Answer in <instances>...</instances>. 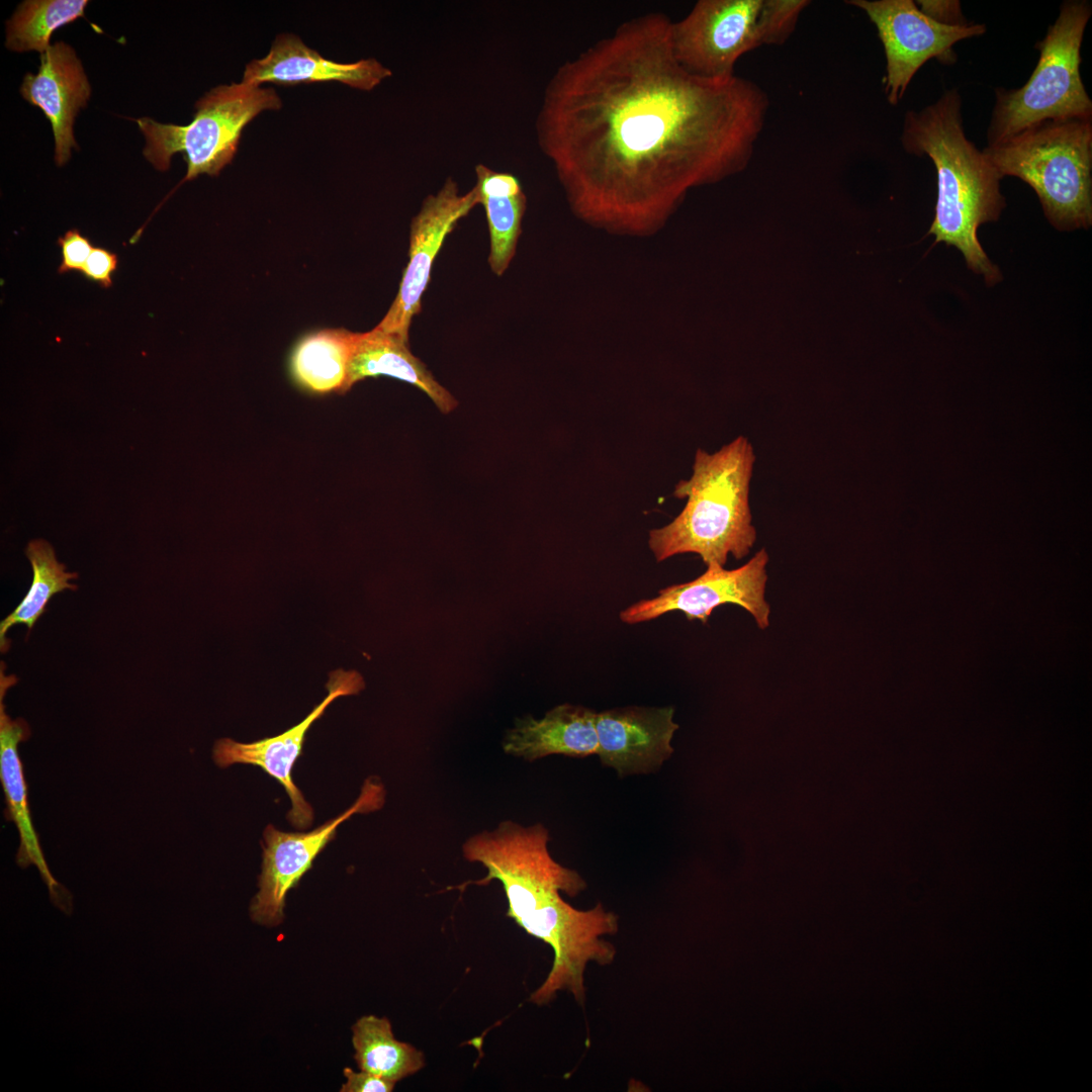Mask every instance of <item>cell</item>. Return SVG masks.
Masks as SVG:
<instances>
[{"instance_id":"obj_1","label":"cell","mask_w":1092,"mask_h":1092,"mask_svg":"<svg viewBox=\"0 0 1092 1092\" xmlns=\"http://www.w3.org/2000/svg\"><path fill=\"white\" fill-rule=\"evenodd\" d=\"M671 22L660 12L624 21L560 66L545 90L541 151L574 214L609 232L659 230L691 188L744 170L764 125L763 89L688 72Z\"/></svg>"},{"instance_id":"obj_2","label":"cell","mask_w":1092,"mask_h":1092,"mask_svg":"<svg viewBox=\"0 0 1092 1092\" xmlns=\"http://www.w3.org/2000/svg\"><path fill=\"white\" fill-rule=\"evenodd\" d=\"M548 840L549 832L540 823L523 827L505 821L493 831L468 838L463 856L487 870L484 878L469 884L498 881L508 901L507 916L553 950L551 969L530 1001L547 1004L557 992L567 991L582 1004L587 964L606 966L615 959L614 945L602 936L618 931V917L601 903L578 910L562 899L561 891L574 897L586 883L576 871L552 858Z\"/></svg>"},{"instance_id":"obj_3","label":"cell","mask_w":1092,"mask_h":1092,"mask_svg":"<svg viewBox=\"0 0 1092 1092\" xmlns=\"http://www.w3.org/2000/svg\"><path fill=\"white\" fill-rule=\"evenodd\" d=\"M901 142L907 153L928 156L936 170L937 199L928 235L934 236L935 243L960 250L967 266L989 284L997 282L1000 273L981 247L977 232L981 224L997 220L1005 207L999 186L1002 177L984 152L967 139L959 92L948 90L923 109L908 111Z\"/></svg>"},{"instance_id":"obj_4","label":"cell","mask_w":1092,"mask_h":1092,"mask_svg":"<svg viewBox=\"0 0 1092 1092\" xmlns=\"http://www.w3.org/2000/svg\"><path fill=\"white\" fill-rule=\"evenodd\" d=\"M755 459L745 436L714 453L696 451L692 476L673 491L686 499L684 509L669 524L649 532L648 546L657 562L694 553L706 566H724L730 555L740 560L750 553L756 541L749 506Z\"/></svg>"},{"instance_id":"obj_5","label":"cell","mask_w":1092,"mask_h":1092,"mask_svg":"<svg viewBox=\"0 0 1092 1092\" xmlns=\"http://www.w3.org/2000/svg\"><path fill=\"white\" fill-rule=\"evenodd\" d=\"M983 152L1001 177L1035 191L1055 228L1091 225L1092 118L1045 121Z\"/></svg>"},{"instance_id":"obj_6","label":"cell","mask_w":1092,"mask_h":1092,"mask_svg":"<svg viewBox=\"0 0 1092 1092\" xmlns=\"http://www.w3.org/2000/svg\"><path fill=\"white\" fill-rule=\"evenodd\" d=\"M1091 16L1086 1H1067L1043 39L1028 81L1014 90H996L987 136L1000 144L1039 123L1092 117V101L1080 74L1081 44Z\"/></svg>"},{"instance_id":"obj_7","label":"cell","mask_w":1092,"mask_h":1092,"mask_svg":"<svg viewBox=\"0 0 1092 1092\" xmlns=\"http://www.w3.org/2000/svg\"><path fill=\"white\" fill-rule=\"evenodd\" d=\"M809 5L808 0H700L671 22L673 55L693 75L730 78L744 54L784 44Z\"/></svg>"},{"instance_id":"obj_8","label":"cell","mask_w":1092,"mask_h":1092,"mask_svg":"<svg viewBox=\"0 0 1092 1092\" xmlns=\"http://www.w3.org/2000/svg\"><path fill=\"white\" fill-rule=\"evenodd\" d=\"M281 105L273 88L243 82L219 85L196 102L186 125L135 119L146 139L143 154L157 170L166 171L172 156L181 153L187 165L182 182L201 174L216 176L233 161L244 127L261 111Z\"/></svg>"},{"instance_id":"obj_9","label":"cell","mask_w":1092,"mask_h":1092,"mask_svg":"<svg viewBox=\"0 0 1092 1092\" xmlns=\"http://www.w3.org/2000/svg\"><path fill=\"white\" fill-rule=\"evenodd\" d=\"M875 24L886 57L885 94L892 105L903 97L916 72L929 60L950 64L953 46L982 35L986 26L969 23L945 25L925 15L912 0H849Z\"/></svg>"},{"instance_id":"obj_10","label":"cell","mask_w":1092,"mask_h":1092,"mask_svg":"<svg viewBox=\"0 0 1092 1092\" xmlns=\"http://www.w3.org/2000/svg\"><path fill=\"white\" fill-rule=\"evenodd\" d=\"M768 561V553L762 548L735 569L709 564L697 578L669 585L660 589L657 597L629 606L620 613V619L626 624H637L680 611L688 620L706 624L716 608L734 604L747 611L757 627L764 630L769 626L770 616L765 600Z\"/></svg>"},{"instance_id":"obj_11","label":"cell","mask_w":1092,"mask_h":1092,"mask_svg":"<svg viewBox=\"0 0 1092 1092\" xmlns=\"http://www.w3.org/2000/svg\"><path fill=\"white\" fill-rule=\"evenodd\" d=\"M385 790L376 778H368L356 802L344 813L309 832H283L268 825L263 833V863L259 891L250 913L252 919L264 926H277L284 917L285 898L301 877L311 869L313 860L335 838L344 821L357 813L380 809Z\"/></svg>"},{"instance_id":"obj_12","label":"cell","mask_w":1092,"mask_h":1092,"mask_svg":"<svg viewBox=\"0 0 1092 1092\" xmlns=\"http://www.w3.org/2000/svg\"><path fill=\"white\" fill-rule=\"evenodd\" d=\"M478 204L473 187L460 193L456 182L448 179L437 194L429 195L410 232L408 262L398 292L381 322L375 327L408 342L412 321L421 311L422 297L430 282L433 263L456 223Z\"/></svg>"},{"instance_id":"obj_13","label":"cell","mask_w":1092,"mask_h":1092,"mask_svg":"<svg viewBox=\"0 0 1092 1092\" xmlns=\"http://www.w3.org/2000/svg\"><path fill=\"white\" fill-rule=\"evenodd\" d=\"M364 688V679L358 671L335 670L329 675L327 697L300 723L277 736L250 743L220 738L213 746V760L219 767H228L235 763L261 767L281 784L289 796L292 807L287 813L288 821L298 829L308 828L313 821V810L293 783L291 776L293 766L302 752L306 733L335 700L357 695Z\"/></svg>"},{"instance_id":"obj_14","label":"cell","mask_w":1092,"mask_h":1092,"mask_svg":"<svg viewBox=\"0 0 1092 1092\" xmlns=\"http://www.w3.org/2000/svg\"><path fill=\"white\" fill-rule=\"evenodd\" d=\"M3 666L2 662L0 671V781L5 796V819L15 824L19 834L15 861L23 870L35 866L48 888L52 904L66 916H71L74 910L73 895L52 874L31 820L28 785L18 753L19 743L26 741L31 732L24 719H11L6 713L3 699L7 690L17 681V678L15 675H5Z\"/></svg>"},{"instance_id":"obj_15","label":"cell","mask_w":1092,"mask_h":1092,"mask_svg":"<svg viewBox=\"0 0 1092 1092\" xmlns=\"http://www.w3.org/2000/svg\"><path fill=\"white\" fill-rule=\"evenodd\" d=\"M674 708H615L596 713L598 752L605 766L619 777L656 770L673 753L671 740L678 725Z\"/></svg>"},{"instance_id":"obj_16","label":"cell","mask_w":1092,"mask_h":1092,"mask_svg":"<svg viewBox=\"0 0 1092 1092\" xmlns=\"http://www.w3.org/2000/svg\"><path fill=\"white\" fill-rule=\"evenodd\" d=\"M91 88L73 48L63 41L40 54L36 74L28 73L20 86L21 96L40 108L50 120L55 140V161L63 166L78 148L73 133L75 117L86 106Z\"/></svg>"},{"instance_id":"obj_17","label":"cell","mask_w":1092,"mask_h":1092,"mask_svg":"<svg viewBox=\"0 0 1092 1092\" xmlns=\"http://www.w3.org/2000/svg\"><path fill=\"white\" fill-rule=\"evenodd\" d=\"M390 75V70L375 59L338 63L325 59L304 44L299 36L283 33L275 38L266 57L246 66L242 82L258 86L265 82L294 86L338 81L368 91Z\"/></svg>"},{"instance_id":"obj_18","label":"cell","mask_w":1092,"mask_h":1092,"mask_svg":"<svg viewBox=\"0 0 1092 1092\" xmlns=\"http://www.w3.org/2000/svg\"><path fill=\"white\" fill-rule=\"evenodd\" d=\"M596 713L582 706L562 704L541 719L530 715L517 719L504 737L503 749L528 761L553 754L571 757L597 754Z\"/></svg>"},{"instance_id":"obj_19","label":"cell","mask_w":1092,"mask_h":1092,"mask_svg":"<svg viewBox=\"0 0 1092 1092\" xmlns=\"http://www.w3.org/2000/svg\"><path fill=\"white\" fill-rule=\"evenodd\" d=\"M390 376L425 392L441 413L457 406L455 397L442 386L408 348V342L377 328L357 333L342 394L368 377Z\"/></svg>"},{"instance_id":"obj_20","label":"cell","mask_w":1092,"mask_h":1092,"mask_svg":"<svg viewBox=\"0 0 1092 1092\" xmlns=\"http://www.w3.org/2000/svg\"><path fill=\"white\" fill-rule=\"evenodd\" d=\"M475 173L474 188L478 204L484 207L489 231L488 263L492 272L500 276L516 253L526 195L518 178L510 173L496 172L484 165H477Z\"/></svg>"},{"instance_id":"obj_21","label":"cell","mask_w":1092,"mask_h":1092,"mask_svg":"<svg viewBox=\"0 0 1092 1092\" xmlns=\"http://www.w3.org/2000/svg\"><path fill=\"white\" fill-rule=\"evenodd\" d=\"M356 334L346 329H325L302 337L290 356V373L303 390L314 394H342Z\"/></svg>"},{"instance_id":"obj_22","label":"cell","mask_w":1092,"mask_h":1092,"mask_svg":"<svg viewBox=\"0 0 1092 1092\" xmlns=\"http://www.w3.org/2000/svg\"><path fill=\"white\" fill-rule=\"evenodd\" d=\"M352 1033L360 1070L397 1083L425 1067L423 1052L396 1039L386 1017L364 1015L352 1026Z\"/></svg>"},{"instance_id":"obj_23","label":"cell","mask_w":1092,"mask_h":1092,"mask_svg":"<svg viewBox=\"0 0 1092 1092\" xmlns=\"http://www.w3.org/2000/svg\"><path fill=\"white\" fill-rule=\"evenodd\" d=\"M26 556L32 568L30 587L20 604L0 623L1 651H7L9 642L6 632L13 625L24 624L31 630L34 623L44 613L49 601L64 589L75 590L77 585L70 582L78 577L76 572L66 571V566L57 560L50 543L37 539L28 543Z\"/></svg>"},{"instance_id":"obj_24","label":"cell","mask_w":1092,"mask_h":1092,"mask_svg":"<svg viewBox=\"0 0 1092 1092\" xmlns=\"http://www.w3.org/2000/svg\"><path fill=\"white\" fill-rule=\"evenodd\" d=\"M87 0H26L6 22L7 49L17 53L50 47L53 32L84 16Z\"/></svg>"},{"instance_id":"obj_25","label":"cell","mask_w":1092,"mask_h":1092,"mask_svg":"<svg viewBox=\"0 0 1092 1092\" xmlns=\"http://www.w3.org/2000/svg\"><path fill=\"white\" fill-rule=\"evenodd\" d=\"M61 249L62 261L58 268L59 274L75 272L83 269L94 246L89 238L73 229L65 233L57 241Z\"/></svg>"},{"instance_id":"obj_26","label":"cell","mask_w":1092,"mask_h":1092,"mask_svg":"<svg viewBox=\"0 0 1092 1092\" xmlns=\"http://www.w3.org/2000/svg\"><path fill=\"white\" fill-rule=\"evenodd\" d=\"M117 268L118 256L115 253L102 247H94L81 273L87 280L102 288H110Z\"/></svg>"},{"instance_id":"obj_27","label":"cell","mask_w":1092,"mask_h":1092,"mask_svg":"<svg viewBox=\"0 0 1092 1092\" xmlns=\"http://www.w3.org/2000/svg\"><path fill=\"white\" fill-rule=\"evenodd\" d=\"M343 1074L346 1082L341 1086V1092H391L396 1084L363 1070L355 1072L345 1068Z\"/></svg>"},{"instance_id":"obj_28","label":"cell","mask_w":1092,"mask_h":1092,"mask_svg":"<svg viewBox=\"0 0 1092 1092\" xmlns=\"http://www.w3.org/2000/svg\"><path fill=\"white\" fill-rule=\"evenodd\" d=\"M918 8L934 21L952 26L967 25L969 22L963 16L960 1H915Z\"/></svg>"}]
</instances>
